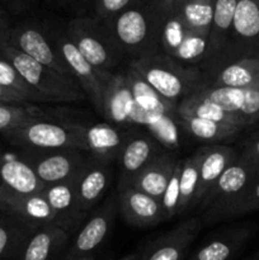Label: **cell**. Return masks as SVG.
Instances as JSON below:
<instances>
[{"instance_id": "5", "label": "cell", "mask_w": 259, "mask_h": 260, "mask_svg": "<svg viewBox=\"0 0 259 260\" xmlns=\"http://www.w3.org/2000/svg\"><path fill=\"white\" fill-rule=\"evenodd\" d=\"M258 175L259 164L251 161L245 155L239 154L198 206L197 210L203 212V220L208 223L220 220L223 211L240 197Z\"/></svg>"}, {"instance_id": "42", "label": "cell", "mask_w": 259, "mask_h": 260, "mask_svg": "<svg viewBox=\"0 0 259 260\" xmlns=\"http://www.w3.org/2000/svg\"><path fill=\"white\" fill-rule=\"evenodd\" d=\"M243 155H245L248 159H250L251 161L259 164V132L254 135L248 142H246L245 147H244V151L241 152Z\"/></svg>"}, {"instance_id": "46", "label": "cell", "mask_w": 259, "mask_h": 260, "mask_svg": "<svg viewBox=\"0 0 259 260\" xmlns=\"http://www.w3.org/2000/svg\"><path fill=\"white\" fill-rule=\"evenodd\" d=\"M0 18H5V12L2 7H0Z\"/></svg>"}, {"instance_id": "25", "label": "cell", "mask_w": 259, "mask_h": 260, "mask_svg": "<svg viewBox=\"0 0 259 260\" xmlns=\"http://www.w3.org/2000/svg\"><path fill=\"white\" fill-rule=\"evenodd\" d=\"M134 127H144L165 150L177 152L180 149V124L178 116L145 112L135 106L132 116Z\"/></svg>"}, {"instance_id": "19", "label": "cell", "mask_w": 259, "mask_h": 260, "mask_svg": "<svg viewBox=\"0 0 259 260\" xmlns=\"http://www.w3.org/2000/svg\"><path fill=\"white\" fill-rule=\"evenodd\" d=\"M201 96L218 104L245 122L248 126L259 122V86L256 88H205Z\"/></svg>"}, {"instance_id": "49", "label": "cell", "mask_w": 259, "mask_h": 260, "mask_svg": "<svg viewBox=\"0 0 259 260\" xmlns=\"http://www.w3.org/2000/svg\"><path fill=\"white\" fill-rule=\"evenodd\" d=\"M2 213H3V211H2V208H0V215H2Z\"/></svg>"}, {"instance_id": "22", "label": "cell", "mask_w": 259, "mask_h": 260, "mask_svg": "<svg viewBox=\"0 0 259 260\" xmlns=\"http://www.w3.org/2000/svg\"><path fill=\"white\" fill-rule=\"evenodd\" d=\"M111 179V167L96 160L86 159L75 175V189L79 210L85 217L91 208L99 202Z\"/></svg>"}, {"instance_id": "2", "label": "cell", "mask_w": 259, "mask_h": 260, "mask_svg": "<svg viewBox=\"0 0 259 260\" xmlns=\"http://www.w3.org/2000/svg\"><path fill=\"white\" fill-rule=\"evenodd\" d=\"M161 18L163 12L159 8L150 10L132 4L107 20L111 22L107 32L119 52L128 53L136 60L159 52Z\"/></svg>"}, {"instance_id": "16", "label": "cell", "mask_w": 259, "mask_h": 260, "mask_svg": "<svg viewBox=\"0 0 259 260\" xmlns=\"http://www.w3.org/2000/svg\"><path fill=\"white\" fill-rule=\"evenodd\" d=\"M135 99L124 73H111L103 95V119L121 128H134Z\"/></svg>"}, {"instance_id": "47", "label": "cell", "mask_w": 259, "mask_h": 260, "mask_svg": "<svg viewBox=\"0 0 259 260\" xmlns=\"http://www.w3.org/2000/svg\"><path fill=\"white\" fill-rule=\"evenodd\" d=\"M250 260H259V250H258V253H256L255 255H254L253 258H251Z\"/></svg>"}, {"instance_id": "24", "label": "cell", "mask_w": 259, "mask_h": 260, "mask_svg": "<svg viewBox=\"0 0 259 260\" xmlns=\"http://www.w3.org/2000/svg\"><path fill=\"white\" fill-rule=\"evenodd\" d=\"M45 184L29 164L19 154L7 155L0 151V189L18 194L42 193Z\"/></svg>"}, {"instance_id": "40", "label": "cell", "mask_w": 259, "mask_h": 260, "mask_svg": "<svg viewBox=\"0 0 259 260\" xmlns=\"http://www.w3.org/2000/svg\"><path fill=\"white\" fill-rule=\"evenodd\" d=\"M135 0H98L96 2V12L101 18L108 20L123 12L128 7L134 4Z\"/></svg>"}, {"instance_id": "18", "label": "cell", "mask_w": 259, "mask_h": 260, "mask_svg": "<svg viewBox=\"0 0 259 260\" xmlns=\"http://www.w3.org/2000/svg\"><path fill=\"white\" fill-rule=\"evenodd\" d=\"M0 208L4 213L19 218L33 229L55 223V212L42 193L18 194L0 189Z\"/></svg>"}, {"instance_id": "11", "label": "cell", "mask_w": 259, "mask_h": 260, "mask_svg": "<svg viewBox=\"0 0 259 260\" xmlns=\"http://www.w3.org/2000/svg\"><path fill=\"white\" fill-rule=\"evenodd\" d=\"M202 228L198 217L183 221L168 233L145 244L139 253V260H183L190 244Z\"/></svg>"}, {"instance_id": "1", "label": "cell", "mask_w": 259, "mask_h": 260, "mask_svg": "<svg viewBox=\"0 0 259 260\" xmlns=\"http://www.w3.org/2000/svg\"><path fill=\"white\" fill-rule=\"evenodd\" d=\"M154 90L178 107L187 96L208 86L205 71L184 65L161 52L142 56L130 63Z\"/></svg>"}, {"instance_id": "12", "label": "cell", "mask_w": 259, "mask_h": 260, "mask_svg": "<svg viewBox=\"0 0 259 260\" xmlns=\"http://www.w3.org/2000/svg\"><path fill=\"white\" fill-rule=\"evenodd\" d=\"M8 43L32 57L37 62L48 66L57 73L75 80L70 68L65 62L56 46L53 45L52 40H48L43 35L42 30L32 25H18L10 29Z\"/></svg>"}, {"instance_id": "45", "label": "cell", "mask_w": 259, "mask_h": 260, "mask_svg": "<svg viewBox=\"0 0 259 260\" xmlns=\"http://www.w3.org/2000/svg\"><path fill=\"white\" fill-rule=\"evenodd\" d=\"M119 260H139V253H132V254H128V255L123 256V258H121Z\"/></svg>"}, {"instance_id": "50", "label": "cell", "mask_w": 259, "mask_h": 260, "mask_svg": "<svg viewBox=\"0 0 259 260\" xmlns=\"http://www.w3.org/2000/svg\"><path fill=\"white\" fill-rule=\"evenodd\" d=\"M258 7H259V0H258Z\"/></svg>"}, {"instance_id": "27", "label": "cell", "mask_w": 259, "mask_h": 260, "mask_svg": "<svg viewBox=\"0 0 259 260\" xmlns=\"http://www.w3.org/2000/svg\"><path fill=\"white\" fill-rule=\"evenodd\" d=\"M238 0H215L212 25L208 36V55L202 70L217 60L229 47Z\"/></svg>"}, {"instance_id": "3", "label": "cell", "mask_w": 259, "mask_h": 260, "mask_svg": "<svg viewBox=\"0 0 259 260\" xmlns=\"http://www.w3.org/2000/svg\"><path fill=\"white\" fill-rule=\"evenodd\" d=\"M0 52L10 61L23 80L48 102H78L86 98L78 81L37 62L9 43L0 46Z\"/></svg>"}, {"instance_id": "34", "label": "cell", "mask_w": 259, "mask_h": 260, "mask_svg": "<svg viewBox=\"0 0 259 260\" xmlns=\"http://www.w3.org/2000/svg\"><path fill=\"white\" fill-rule=\"evenodd\" d=\"M215 0H184L178 14L189 29L201 35L210 36L212 25Z\"/></svg>"}, {"instance_id": "14", "label": "cell", "mask_w": 259, "mask_h": 260, "mask_svg": "<svg viewBox=\"0 0 259 260\" xmlns=\"http://www.w3.org/2000/svg\"><path fill=\"white\" fill-rule=\"evenodd\" d=\"M117 208H118V193L111 196L89 217L88 222L79 231L75 241L66 253L65 260L80 259L83 256H88L91 251L95 250L108 235Z\"/></svg>"}, {"instance_id": "4", "label": "cell", "mask_w": 259, "mask_h": 260, "mask_svg": "<svg viewBox=\"0 0 259 260\" xmlns=\"http://www.w3.org/2000/svg\"><path fill=\"white\" fill-rule=\"evenodd\" d=\"M3 136L18 149H75L86 152L84 126L70 122L46 121L41 117L28 121Z\"/></svg>"}, {"instance_id": "33", "label": "cell", "mask_w": 259, "mask_h": 260, "mask_svg": "<svg viewBox=\"0 0 259 260\" xmlns=\"http://www.w3.org/2000/svg\"><path fill=\"white\" fill-rule=\"evenodd\" d=\"M178 121H179L180 127L188 135L195 137L198 141L208 142L211 145L235 139L241 131L239 127L228 126V124L217 123V122L192 116H178Z\"/></svg>"}, {"instance_id": "21", "label": "cell", "mask_w": 259, "mask_h": 260, "mask_svg": "<svg viewBox=\"0 0 259 260\" xmlns=\"http://www.w3.org/2000/svg\"><path fill=\"white\" fill-rule=\"evenodd\" d=\"M200 172H198V184L196 190L193 208L197 210L206 196L210 193L213 185L221 177L226 168L238 157L235 149L228 145H206L200 147ZM192 208V210H193Z\"/></svg>"}, {"instance_id": "9", "label": "cell", "mask_w": 259, "mask_h": 260, "mask_svg": "<svg viewBox=\"0 0 259 260\" xmlns=\"http://www.w3.org/2000/svg\"><path fill=\"white\" fill-rule=\"evenodd\" d=\"M52 42L70 68L74 78L83 89L86 99H89L94 109L101 116H103L104 86H106V81L111 73L99 71L91 63H89L84 58V56L79 52L75 45L71 42L66 32L56 35L52 38Z\"/></svg>"}, {"instance_id": "10", "label": "cell", "mask_w": 259, "mask_h": 260, "mask_svg": "<svg viewBox=\"0 0 259 260\" xmlns=\"http://www.w3.org/2000/svg\"><path fill=\"white\" fill-rule=\"evenodd\" d=\"M207 88H256L259 86L258 56L225 52L203 70Z\"/></svg>"}, {"instance_id": "23", "label": "cell", "mask_w": 259, "mask_h": 260, "mask_svg": "<svg viewBox=\"0 0 259 260\" xmlns=\"http://www.w3.org/2000/svg\"><path fill=\"white\" fill-rule=\"evenodd\" d=\"M42 194L55 212L56 225L62 228L71 235L84 218L79 210L75 177L68 182L47 185L43 188Z\"/></svg>"}, {"instance_id": "32", "label": "cell", "mask_w": 259, "mask_h": 260, "mask_svg": "<svg viewBox=\"0 0 259 260\" xmlns=\"http://www.w3.org/2000/svg\"><path fill=\"white\" fill-rule=\"evenodd\" d=\"M36 230L19 218L3 212L0 215V260L20 255Z\"/></svg>"}, {"instance_id": "13", "label": "cell", "mask_w": 259, "mask_h": 260, "mask_svg": "<svg viewBox=\"0 0 259 260\" xmlns=\"http://www.w3.org/2000/svg\"><path fill=\"white\" fill-rule=\"evenodd\" d=\"M163 151H165V149L151 135L147 132L137 134L134 131L117 160L121 172L118 192L130 187L134 178Z\"/></svg>"}, {"instance_id": "6", "label": "cell", "mask_w": 259, "mask_h": 260, "mask_svg": "<svg viewBox=\"0 0 259 260\" xmlns=\"http://www.w3.org/2000/svg\"><path fill=\"white\" fill-rule=\"evenodd\" d=\"M159 48L178 62L202 66L208 55V36L189 29L178 13H163Z\"/></svg>"}, {"instance_id": "36", "label": "cell", "mask_w": 259, "mask_h": 260, "mask_svg": "<svg viewBox=\"0 0 259 260\" xmlns=\"http://www.w3.org/2000/svg\"><path fill=\"white\" fill-rule=\"evenodd\" d=\"M41 117H43L42 112L29 104H0V134H7Z\"/></svg>"}, {"instance_id": "30", "label": "cell", "mask_w": 259, "mask_h": 260, "mask_svg": "<svg viewBox=\"0 0 259 260\" xmlns=\"http://www.w3.org/2000/svg\"><path fill=\"white\" fill-rule=\"evenodd\" d=\"M178 116H192L197 118L208 119V121L217 122V123L228 124V126H235L244 129L248 127L245 122L241 121L235 114L230 113L225 108L218 104L208 101V99L201 96L198 93L192 94L183 99L177 108Z\"/></svg>"}, {"instance_id": "48", "label": "cell", "mask_w": 259, "mask_h": 260, "mask_svg": "<svg viewBox=\"0 0 259 260\" xmlns=\"http://www.w3.org/2000/svg\"><path fill=\"white\" fill-rule=\"evenodd\" d=\"M76 260H93L90 258V256H83V258H80V259H76Z\"/></svg>"}, {"instance_id": "44", "label": "cell", "mask_w": 259, "mask_h": 260, "mask_svg": "<svg viewBox=\"0 0 259 260\" xmlns=\"http://www.w3.org/2000/svg\"><path fill=\"white\" fill-rule=\"evenodd\" d=\"M12 27L8 23L7 18H0V46L9 42V35Z\"/></svg>"}, {"instance_id": "51", "label": "cell", "mask_w": 259, "mask_h": 260, "mask_svg": "<svg viewBox=\"0 0 259 260\" xmlns=\"http://www.w3.org/2000/svg\"><path fill=\"white\" fill-rule=\"evenodd\" d=\"M249 260H250V259H249Z\"/></svg>"}, {"instance_id": "20", "label": "cell", "mask_w": 259, "mask_h": 260, "mask_svg": "<svg viewBox=\"0 0 259 260\" xmlns=\"http://www.w3.org/2000/svg\"><path fill=\"white\" fill-rule=\"evenodd\" d=\"M118 193V210L127 223L136 228H150L164 222L161 201L127 187Z\"/></svg>"}, {"instance_id": "28", "label": "cell", "mask_w": 259, "mask_h": 260, "mask_svg": "<svg viewBox=\"0 0 259 260\" xmlns=\"http://www.w3.org/2000/svg\"><path fill=\"white\" fill-rule=\"evenodd\" d=\"M70 234L56 223L38 228L28 240L18 260H51L68 244Z\"/></svg>"}, {"instance_id": "8", "label": "cell", "mask_w": 259, "mask_h": 260, "mask_svg": "<svg viewBox=\"0 0 259 260\" xmlns=\"http://www.w3.org/2000/svg\"><path fill=\"white\" fill-rule=\"evenodd\" d=\"M18 154L32 167L45 187L73 179L86 161L80 150L75 149H19Z\"/></svg>"}, {"instance_id": "17", "label": "cell", "mask_w": 259, "mask_h": 260, "mask_svg": "<svg viewBox=\"0 0 259 260\" xmlns=\"http://www.w3.org/2000/svg\"><path fill=\"white\" fill-rule=\"evenodd\" d=\"M132 134L134 128H121L107 122L84 127L86 152L90 154L91 159L111 165V162L118 160Z\"/></svg>"}, {"instance_id": "31", "label": "cell", "mask_w": 259, "mask_h": 260, "mask_svg": "<svg viewBox=\"0 0 259 260\" xmlns=\"http://www.w3.org/2000/svg\"><path fill=\"white\" fill-rule=\"evenodd\" d=\"M124 74H126L127 81H128L130 88H131L135 103L140 109L145 112H151V113H165L178 116V107L163 98L131 66H128Z\"/></svg>"}, {"instance_id": "39", "label": "cell", "mask_w": 259, "mask_h": 260, "mask_svg": "<svg viewBox=\"0 0 259 260\" xmlns=\"http://www.w3.org/2000/svg\"><path fill=\"white\" fill-rule=\"evenodd\" d=\"M183 162H184V159H178L172 178L167 185V189H165L164 194L160 200L163 211H164L165 221L170 220L178 215V205H179L180 197V175H182Z\"/></svg>"}, {"instance_id": "35", "label": "cell", "mask_w": 259, "mask_h": 260, "mask_svg": "<svg viewBox=\"0 0 259 260\" xmlns=\"http://www.w3.org/2000/svg\"><path fill=\"white\" fill-rule=\"evenodd\" d=\"M200 149L196 150L195 154L184 159L183 162L182 175H180V197L178 205V215H185L193 208L196 190L198 184V172H200Z\"/></svg>"}, {"instance_id": "29", "label": "cell", "mask_w": 259, "mask_h": 260, "mask_svg": "<svg viewBox=\"0 0 259 260\" xmlns=\"http://www.w3.org/2000/svg\"><path fill=\"white\" fill-rule=\"evenodd\" d=\"M250 234V230L245 228L231 229L218 234L201 246L188 260H231L245 245Z\"/></svg>"}, {"instance_id": "7", "label": "cell", "mask_w": 259, "mask_h": 260, "mask_svg": "<svg viewBox=\"0 0 259 260\" xmlns=\"http://www.w3.org/2000/svg\"><path fill=\"white\" fill-rule=\"evenodd\" d=\"M66 35L89 63L103 73H113L118 63V48L95 22L78 18L69 23Z\"/></svg>"}, {"instance_id": "43", "label": "cell", "mask_w": 259, "mask_h": 260, "mask_svg": "<svg viewBox=\"0 0 259 260\" xmlns=\"http://www.w3.org/2000/svg\"><path fill=\"white\" fill-rule=\"evenodd\" d=\"M157 2H159V9L165 14H169V13L178 12L184 0H157Z\"/></svg>"}, {"instance_id": "41", "label": "cell", "mask_w": 259, "mask_h": 260, "mask_svg": "<svg viewBox=\"0 0 259 260\" xmlns=\"http://www.w3.org/2000/svg\"><path fill=\"white\" fill-rule=\"evenodd\" d=\"M23 103H29L27 99L19 93L10 89L4 88L0 85V104H23Z\"/></svg>"}, {"instance_id": "15", "label": "cell", "mask_w": 259, "mask_h": 260, "mask_svg": "<svg viewBox=\"0 0 259 260\" xmlns=\"http://www.w3.org/2000/svg\"><path fill=\"white\" fill-rule=\"evenodd\" d=\"M225 52L259 57L258 0H238L230 43Z\"/></svg>"}, {"instance_id": "37", "label": "cell", "mask_w": 259, "mask_h": 260, "mask_svg": "<svg viewBox=\"0 0 259 260\" xmlns=\"http://www.w3.org/2000/svg\"><path fill=\"white\" fill-rule=\"evenodd\" d=\"M0 85L17 91L28 102H48L45 96L37 93L23 80L19 73L2 52H0Z\"/></svg>"}, {"instance_id": "26", "label": "cell", "mask_w": 259, "mask_h": 260, "mask_svg": "<svg viewBox=\"0 0 259 260\" xmlns=\"http://www.w3.org/2000/svg\"><path fill=\"white\" fill-rule=\"evenodd\" d=\"M177 161L178 157L174 152L165 150L134 178L130 187L161 200Z\"/></svg>"}, {"instance_id": "38", "label": "cell", "mask_w": 259, "mask_h": 260, "mask_svg": "<svg viewBox=\"0 0 259 260\" xmlns=\"http://www.w3.org/2000/svg\"><path fill=\"white\" fill-rule=\"evenodd\" d=\"M255 210H259V175L255 177V179L241 193L240 197L223 211L220 220L245 215Z\"/></svg>"}]
</instances>
